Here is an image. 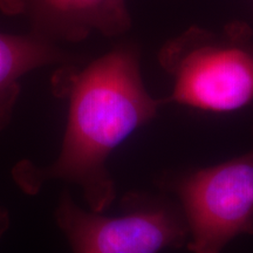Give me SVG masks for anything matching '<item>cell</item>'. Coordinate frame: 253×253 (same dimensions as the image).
Masks as SVG:
<instances>
[{"label":"cell","instance_id":"6da1fadb","mask_svg":"<svg viewBox=\"0 0 253 253\" xmlns=\"http://www.w3.org/2000/svg\"><path fill=\"white\" fill-rule=\"evenodd\" d=\"M58 97L68 101L61 150L55 162L38 167L24 160L12 177L25 194L36 195L52 179L82 190L89 210L102 213L115 198L107 161L138 128L156 116L161 101L144 86L132 47H118L88 65L60 66L52 79Z\"/></svg>","mask_w":253,"mask_h":253},{"label":"cell","instance_id":"7a4b0ae2","mask_svg":"<svg viewBox=\"0 0 253 253\" xmlns=\"http://www.w3.org/2000/svg\"><path fill=\"white\" fill-rule=\"evenodd\" d=\"M172 79L168 101L211 113H231L253 101V46L239 25L221 32L190 27L158 53Z\"/></svg>","mask_w":253,"mask_h":253},{"label":"cell","instance_id":"3957f363","mask_svg":"<svg viewBox=\"0 0 253 253\" xmlns=\"http://www.w3.org/2000/svg\"><path fill=\"white\" fill-rule=\"evenodd\" d=\"M173 190L192 253H220L236 237L253 235V149L182 177Z\"/></svg>","mask_w":253,"mask_h":253},{"label":"cell","instance_id":"277c9868","mask_svg":"<svg viewBox=\"0 0 253 253\" xmlns=\"http://www.w3.org/2000/svg\"><path fill=\"white\" fill-rule=\"evenodd\" d=\"M55 220L74 253H160L188 237L184 218L160 202L134 207L116 217L86 211L62 192Z\"/></svg>","mask_w":253,"mask_h":253},{"label":"cell","instance_id":"5b68a950","mask_svg":"<svg viewBox=\"0 0 253 253\" xmlns=\"http://www.w3.org/2000/svg\"><path fill=\"white\" fill-rule=\"evenodd\" d=\"M0 11L26 19L31 33L53 42H78L91 33L118 37L131 26L125 0H0Z\"/></svg>","mask_w":253,"mask_h":253},{"label":"cell","instance_id":"8992f818","mask_svg":"<svg viewBox=\"0 0 253 253\" xmlns=\"http://www.w3.org/2000/svg\"><path fill=\"white\" fill-rule=\"evenodd\" d=\"M77 58L58 43L37 34L0 33V131L11 121L21 91V79L50 65L74 63Z\"/></svg>","mask_w":253,"mask_h":253},{"label":"cell","instance_id":"52a82bcc","mask_svg":"<svg viewBox=\"0 0 253 253\" xmlns=\"http://www.w3.org/2000/svg\"><path fill=\"white\" fill-rule=\"evenodd\" d=\"M9 227V213L7 209L0 205V239Z\"/></svg>","mask_w":253,"mask_h":253}]
</instances>
